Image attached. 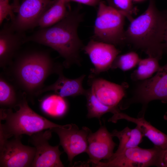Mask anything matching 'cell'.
<instances>
[{
	"label": "cell",
	"mask_w": 167,
	"mask_h": 167,
	"mask_svg": "<svg viewBox=\"0 0 167 167\" xmlns=\"http://www.w3.org/2000/svg\"><path fill=\"white\" fill-rule=\"evenodd\" d=\"M83 19L78 9L68 11L66 16L54 25L40 28L25 37L24 43L32 41L54 49L64 59L66 68L75 64L80 65V52L84 46L78 33V28Z\"/></svg>",
	"instance_id": "1"
},
{
	"label": "cell",
	"mask_w": 167,
	"mask_h": 167,
	"mask_svg": "<svg viewBox=\"0 0 167 167\" xmlns=\"http://www.w3.org/2000/svg\"><path fill=\"white\" fill-rule=\"evenodd\" d=\"M8 67L7 74L14 85L30 97L37 96L47 77L62 67L48 52L36 50L19 52Z\"/></svg>",
	"instance_id": "2"
},
{
	"label": "cell",
	"mask_w": 167,
	"mask_h": 167,
	"mask_svg": "<svg viewBox=\"0 0 167 167\" xmlns=\"http://www.w3.org/2000/svg\"><path fill=\"white\" fill-rule=\"evenodd\" d=\"M167 24L165 14L150 0L146 11L130 21L125 31V41L144 51L149 57L161 59L164 52V33Z\"/></svg>",
	"instance_id": "3"
},
{
	"label": "cell",
	"mask_w": 167,
	"mask_h": 167,
	"mask_svg": "<svg viewBox=\"0 0 167 167\" xmlns=\"http://www.w3.org/2000/svg\"><path fill=\"white\" fill-rule=\"evenodd\" d=\"M25 96L13 112L12 109H0V140L26 135H32L52 128L60 126L39 115L30 108Z\"/></svg>",
	"instance_id": "4"
},
{
	"label": "cell",
	"mask_w": 167,
	"mask_h": 167,
	"mask_svg": "<svg viewBox=\"0 0 167 167\" xmlns=\"http://www.w3.org/2000/svg\"><path fill=\"white\" fill-rule=\"evenodd\" d=\"M94 27L93 39L114 45L125 41V16L117 9L101 1Z\"/></svg>",
	"instance_id": "5"
},
{
	"label": "cell",
	"mask_w": 167,
	"mask_h": 167,
	"mask_svg": "<svg viewBox=\"0 0 167 167\" xmlns=\"http://www.w3.org/2000/svg\"><path fill=\"white\" fill-rule=\"evenodd\" d=\"M155 100L167 103V63L160 67L154 76L139 83L134 89L132 97L124 104L120 105V107L123 109L133 103H140L143 105L142 117L144 116L148 103Z\"/></svg>",
	"instance_id": "6"
},
{
	"label": "cell",
	"mask_w": 167,
	"mask_h": 167,
	"mask_svg": "<svg viewBox=\"0 0 167 167\" xmlns=\"http://www.w3.org/2000/svg\"><path fill=\"white\" fill-rule=\"evenodd\" d=\"M165 150L154 147L146 149L138 146L128 149L104 162L92 165L97 167H162Z\"/></svg>",
	"instance_id": "7"
},
{
	"label": "cell",
	"mask_w": 167,
	"mask_h": 167,
	"mask_svg": "<svg viewBox=\"0 0 167 167\" xmlns=\"http://www.w3.org/2000/svg\"><path fill=\"white\" fill-rule=\"evenodd\" d=\"M50 129L56 133L61 146L67 155L71 165L77 155L86 152L88 146V137L92 132L88 127L79 128L75 124H71L54 127Z\"/></svg>",
	"instance_id": "8"
},
{
	"label": "cell",
	"mask_w": 167,
	"mask_h": 167,
	"mask_svg": "<svg viewBox=\"0 0 167 167\" xmlns=\"http://www.w3.org/2000/svg\"><path fill=\"white\" fill-rule=\"evenodd\" d=\"M22 137L0 140V167H31L36 148L23 144Z\"/></svg>",
	"instance_id": "9"
},
{
	"label": "cell",
	"mask_w": 167,
	"mask_h": 167,
	"mask_svg": "<svg viewBox=\"0 0 167 167\" xmlns=\"http://www.w3.org/2000/svg\"><path fill=\"white\" fill-rule=\"evenodd\" d=\"M52 132L49 129L29 136V142L36 149L35 156L31 167H64L60 159V155L63 152L59 150V145L53 146L49 143V141L52 136Z\"/></svg>",
	"instance_id": "10"
},
{
	"label": "cell",
	"mask_w": 167,
	"mask_h": 167,
	"mask_svg": "<svg viewBox=\"0 0 167 167\" xmlns=\"http://www.w3.org/2000/svg\"><path fill=\"white\" fill-rule=\"evenodd\" d=\"M54 0H22L14 19L10 23L15 31L21 33L37 26L41 16Z\"/></svg>",
	"instance_id": "11"
},
{
	"label": "cell",
	"mask_w": 167,
	"mask_h": 167,
	"mask_svg": "<svg viewBox=\"0 0 167 167\" xmlns=\"http://www.w3.org/2000/svg\"><path fill=\"white\" fill-rule=\"evenodd\" d=\"M83 50L88 56L94 67L90 74L96 76L111 68L120 51L114 45L91 39Z\"/></svg>",
	"instance_id": "12"
},
{
	"label": "cell",
	"mask_w": 167,
	"mask_h": 167,
	"mask_svg": "<svg viewBox=\"0 0 167 167\" xmlns=\"http://www.w3.org/2000/svg\"><path fill=\"white\" fill-rule=\"evenodd\" d=\"M113 137L111 133L104 126L95 132L90 133L86 152L89 158L88 163L92 165L102 160H108L112 156L116 145Z\"/></svg>",
	"instance_id": "13"
},
{
	"label": "cell",
	"mask_w": 167,
	"mask_h": 167,
	"mask_svg": "<svg viewBox=\"0 0 167 167\" xmlns=\"http://www.w3.org/2000/svg\"><path fill=\"white\" fill-rule=\"evenodd\" d=\"M88 82L97 98L103 104L111 107L118 106L128 87L126 83L119 85L91 75Z\"/></svg>",
	"instance_id": "14"
},
{
	"label": "cell",
	"mask_w": 167,
	"mask_h": 167,
	"mask_svg": "<svg viewBox=\"0 0 167 167\" xmlns=\"http://www.w3.org/2000/svg\"><path fill=\"white\" fill-rule=\"evenodd\" d=\"M26 36L14 30L10 24H5L0 31V66L4 69L12 62Z\"/></svg>",
	"instance_id": "15"
},
{
	"label": "cell",
	"mask_w": 167,
	"mask_h": 167,
	"mask_svg": "<svg viewBox=\"0 0 167 167\" xmlns=\"http://www.w3.org/2000/svg\"><path fill=\"white\" fill-rule=\"evenodd\" d=\"M62 70V68L57 73L58 77L56 81L44 87L38 92L37 96L49 91H53L55 94L65 98L85 95L87 89L83 88L82 84L85 75L83 74L76 78H68L64 75Z\"/></svg>",
	"instance_id": "16"
},
{
	"label": "cell",
	"mask_w": 167,
	"mask_h": 167,
	"mask_svg": "<svg viewBox=\"0 0 167 167\" xmlns=\"http://www.w3.org/2000/svg\"><path fill=\"white\" fill-rule=\"evenodd\" d=\"M120 119H124L136 124L144 136L147 137L154 147L164 150L167 149V135L153 126L145 119L144 116L135 118L120 111L113 114L109 121L116 123Z\"/></svg>",
	"instance_id": "17"
},
{
	"label": "cell",
	"mask_w": 167,
	"mask_h": 167,
	"mask_svg": "<svg viewBox=\"0 0 167 167\" xmlns=\"http://www.w3.org/2000/svg\"><path fill=\"white\" fill-rule=\"evenodd\" d=\"M111 134L113 137H117L119 142L117 150L112 157L116 156L128 149L138 146L144 136L137 126L133 129L126 126L121 131L114 129Z\"/></svg>",
	"instance_id": "18"
},
{
	"label": "cell",
	"mask_w": 167,
	"mask_h": 167,
	"mask_svg": "<svg viewBox=\"0 0 167 167\" xmlns=\"http://www.w3.org/2000/svg\"><path fill=\"white\" fill-rule=\"evenodd\" d=\"M66 0H54L39 19L37 24L40 28L51 27L63 19L68 11Z\"/></svg>",
	"instance_id": "19"
},
{
	"label": "cell",
	"mask_w": 167,
	"mask_h": 167,
	"mask_svg": "<svg viewBox=\"0 0 167 167\" xmlns=\"http://www.w3.org/2000/svg\"><path fill=\"white\" fill-rule=\"evenodd\" d=\"M15 85L11 83L2 75L0 77V105L2 109H15L23 98L24 94L19 93Z\"/></svg>",
	"instance_id": "20"
},
{
	"label": "cell",
	"mask_w": 167,
	"mask_h": 167,
	"mask_svg": "<svg viewBox=\"0 0 167 167\" xmlns=\"http://www.w3.org/2000/svg\"><path fill=\"white\" fill-rule=\"evenodd\" d=\"M40 108L46 115L53 117L60 118L67 112L68 105L65 97L55 93L44 97L41 102Z\"/></svg>",
	"instance_id": "21"
},
{
	"label": "cell",
	"mask_w": 167,
	"mask_h": 167,
	"mask_svg": "<svg viewBox=\"0 0 167 167\" xmlns=\"http://www.w3.org/2000/svg\"><path fill=\"white\" fill-rule=\"evenodd\" d=\"M84 96L87 101V116L89 118H96L100 120L103 115L107 113L110 112L113 114L120 112L118 106H109L101 102L90 88L87 89Z\"/></svg>",
	"instance_id": "22"
},
{
	"label": "cell",
	"mask_w": 167,
	"mask_h": 167,
	"mask_svg": "<svg viewBox=\"0 0 167 167\" xmlns=\"http://www.w3.org/2000/svg\"><path fill=\"white\" fill-rule=\"evenodd\" d=\"M159 60L156 58L151 57L140 59L137 69L131 75V79L136 81L149 78L160 69L161 66L159 63Z\"/></svg>",
	"instance_id": "23"
},
{
	"label": "cell",
	"mask_w": 167,
	"mask_h": 167,
	"mask_svg": "<svg viewBox=\"0 0 167 167\" xmlns=\"http://www.w3.org/2000/svg\"><path fill=\"white\" fill-rule=\"evenodd\" d=\"M140 59L138 54L134 52L118 55L113 62L111 69L118 68L127 71L135 67Z\"/></svg>",
	"instance_id": "24"
},
{
	"label": "cell",
	"mask_w": 167,
	"mask_h": 167,
	"mask_svg": "<svg viewBox=\"0 0 167 167\" xmlns=\"http://www.w3.org/2000/svg\"><path fill=\"white\" fill-rule=\"evenodd\" d=\"M116 9L122 13L130 21L133 18V11L132 0H113Z\"/></svg>",
	"instance_id": "25"
},
{
	"label": "cell",
	"mask_w": 167,
	"mask_h": 167,
	"mask_svg": "<svg viewBox=\"0 0 167 167\" xmlns=\"http://www.w3.org/2000/svg\"><path fill=\"white\" fill-rule=\"evenodd\" d=\"M12 4L9 3V0H0V24L2 25L3 21L10 17L13 21L15 16Z\"/></svg>",
	"instance_id": "26"
},
{
	"label": "cell",
	"mask_w": 167,
	"mask_h": 167,
	"mask_svg": "<svg viewBox=\"0 0 167 167\" xmlns=\"http://www.w3.org/2000/svg\"><path fill=\"white\" fill-rule=\"evenodd\" d=\"M68 2L73 1L90 6H95L98 5L101 0H66Z\"/></svg>",
	"instance_id": "27"
},
{
	"label": "cell",
	"mask_w": 167,
	"mask_h": 167,
	"mask_svg": "<svg viewBox=\"0 0 167 167\" xmlns=\"http://www.w3.org/2000/svg\"><path fill=\"white\" fill-rule=\"evenodd\" d=\"M164 51L167 54V24L165 30L163 42Z\"/></svg>",
	"instance_id": "28"
},
{
	"label": "cell",
	"mask_w": 167,
	"mask_h": 167,
	"mask_svg": "<svg viewBox=\"0 0 167 167\" xmlns=\"http://www.w3.org/2000/svg\"><path fill=\"white\" fill-rule=\"evenodd\" d=\"M20 4L19 0H13V3L12 5L14 12H17Z\"/></svg>",
	"instance_id": "29"
},
{
	"label": "cell",
	"mask_w": 167,
	"mask_h": 167,
	"mask_svg": "<svg viewBox=\"0 0 167 167\" xmlns=\"http://www.w3.org/2000/svg\"><path fill=\"white\" fill-rule=\"evenodd\" d=\"M162 167H167V149L165 150L163 156Z\"/></svg>",
	"instance_id": "30"
},
{
	"label": "cell",
	"mask_w": 167,
	"mask_h": 167,
	"mask_svg": "<svg viewBox=\"0 0 167 167\" xmlns=\"http://www.w3.org/2000/svg\"><path fill=\"white\" fill-rule=\"evenodd\" d=\"M106 1L108 3L109 5L112 6L115 8L113 0H106Z\"/></svg>",
	"instance_id": "31"
},
{
	"label": "cell",
	"mask_w": 167,
	"mask_h": 167,
	"mask_svg": "<svg viewBox=\"0 0 167 167\" xmlns=\"http://www.w3.org/2000/svg\"><path fill=\"white\" fill-rule=\"evenodd\" d=\"M164 13L165 14V15L166 16L167 18V11L165 12Z\"/></svg>",
	"instance_id": "32"
},
{
	"label": "cell",
	"mask_w": 167,
	"mask_h": 167,
	"mask_svg": "<svg viewBox=\"0 0 167 167\" xmlns=\"http://www.w3.org/2000/svg\"><path fill=\"white\" fill-rule=\"evenodd\" d=\"M134 0L136 1H140L142 0Z\"/></svg>",
	"instance_id": "33"
}]
</instances>
